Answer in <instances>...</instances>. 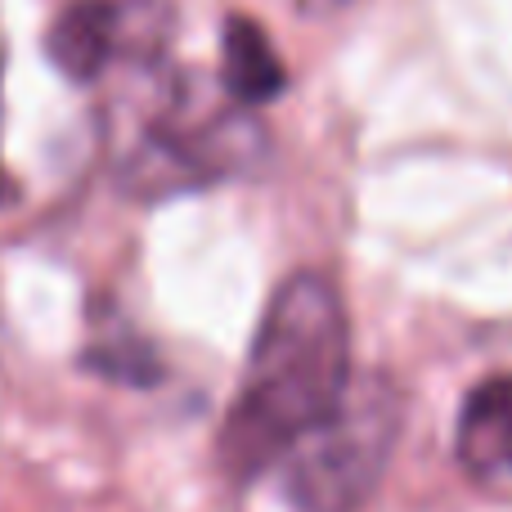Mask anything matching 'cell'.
<instances>
[{
	"mask_svg": "<svg viewBox=\"0 0 512 512\" xmlns=\"http://www.w3.org/2000/svg\"><path fill=\"white\" fill-rule=\"evenodd\" d=\"M221 81L239 108H261L283 95L288 68L274 54L270 36L248 14H230L221 27Z\"/></svg>",
	"mask_w": 512,
	"mask_h": 512,
	"instance_id": "5",
	"label": "cell"
},
{
	"mask_svg": "<svg viewBox=\"0 0 512 512\" xmlns=\"http://www.w3.org/2000/svg\"><path fill=\"white\" fill-rule=\"evenodd\" d=\"M459 463L481 481L512 477V378H486L463 400Z\"/></svg>",
	"mask_w": 512,
	"mask_h": 512,
	"instance_id": "4",
	"label": "cell"
},
{
	"mask_svg": "<svg viewBox=\"0 0 512 512\" xmlns=\"http://www.w3.org/2000/svg\"><path fill=\"white\" fill-rule=\"evenodd\" d=\"M342 5H351V0H297L301 14H333V9H342Z\"/></svg>",
	"mask_w": 512,
	"mask_h": 512,
	"instance_id": "7",
	"label": "cell"
},
{
	"mask_svg": "<svg viewBox=\"0 0 512 512\" xmlns=\"http://www.w3.org/2000/svg\"><path fill=\"white\" fill-rule=\"evenodd\" d=\"M351 387V333L333 279L301 270L274 292L248 373L221 427V463L234 481L261 477Z\"/></svg>",
	"mask_w": 512,
	"mask_h": 512,
	"instance_id": "1",
	"label": "cell"
},
{
	"mask_svg": "<svg viewBox=\"0 0 512 512\" xmlns=\"http://www.w3.org/2000/svg\"><path fill=\"white\" fill-rule=\"evenodd\" d=\"M400 427L405 391L387 373H364L342 391L333 414L283 454L288 504L297 512H360L378 495Z\"/></svg>",
	"mask_w": 512,
	"mask_h": 512,
	"instance_id": "2",
	"label": "cell"
},
{
	"mask_svg": "<svg viewBox=\"0 0 512 512\" xmlns=\"http://www.w3.org/2000/svg\"><path fill=\"white\" fill-rule=\"evenodd\" d=\"M86 369L104 373V378H113V382H131V387L158 382V360H153V351L144 342H135V337L86 351Z\"/></svg>",
	"mask_w": 512,
	"mask_h": 512,
	"instance_id": "6",
	"label": "cell"
},
{
	"mask_svg": "<svg viewBox=\"0 0 512 512\" xmlns=\"http://www.w3.org/2000/svg\"><path fill=\"white\" fill-rule=\"evenodd\" d=\"M0 203H9V180H5V171H0Z\"/></svg>",
	"mask_w": 512,
	"mask_h": 512,
	"instance_id": "8",
	"label": "cell"
},
{
	"mask_svg": "<svg viewBox=\"0 0 512 512\" xmlns=\"http://www.w3.org/2000/svg\"><path fill=\"white\" fill-rule=\"evenodd\" d=\"M167 5H113V0H77L54 18L45 50L68 81L86 86L122 54H158Z\"/></svg>",
	"mask_w": 512,
	"mask_h": 512,
	"instance_id": "3",
	"label": "cell"
}]
</instances>
